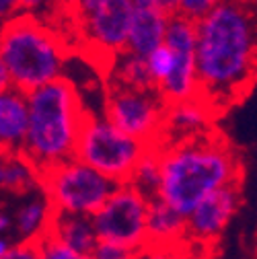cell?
Masks as SVG:
<instances>
[{"label":"cell","instance_id":"obj_26","mask_svg":"<svg viewBox=\"0 0 257 259\" xmlns=\"http://www.w3.org/2000/svg\"><path fill=\"white\" fill-rule=\"evenodd\" d=\"M140 259H177V249H160V247H146Z\"/></svg>","mask_w":257,"mask_h":259},{"label":"cell","instance_id":"obj_16","mask_svg":"<svg viewBox=\"0 0 257 259\" xmlns=\"http://www.w3.org/2000/svg\"><path fill=\"white\" fill-rule=\"evenodd\" d=\"M46 231H50L66 247H70L78 253H84V255H93V251L99 245V235L95 231L93 216L54 210L52 218H50V226Z\"/></svg>","mask_w":257,"mask_h":259},{"label":"cell","instance_id":"obj_11","mask_svg":"<svg viewBox=\"0 0 257 259\" xmlns=\"http://www.w3.org/2000/svg\"><path fill=\"white\" fill-rule=\"evenodd\" d=\"M239 200H241V181L210 193L187 216V239L202 243L214 241L227 229L229 220L235 216L239 208Z\"/></svg>","mask_w":257,"mask_h":259},{"label":"cell","instance_id":"obj_3","mask_svg":"<svg viewBox=\"0 0 257 259\" xmlns=\"http://www.w3.org/2000/svg\"><path fill=\"white\" fill-rule=\"evenodd\" d=\"M29 99V132L23 156L41 177L46 171L76 156V144L87 117V109L66 76H60L35 91Z\"/></svg>","mask_w":257,"mask_h":259},{"label":"cell","instance_id":"obj_32","mask_svg":"<svg viewBox=\"0 0 257 259\" xmlns=\"http://www.w3.org/2000/svg\"><path fill=\"white\" fill-rule=\"evenodd\" d=\"M9 241H5V239H0V259H3L7 253H9Z\"/></svg>","mask_w":257,"mask_h":259},{"label":"cell","instance_id":"obj_4","mask_svg":"<svg viewBox=\"0 0 257 259\" xmlns=\"http://www.w3.org/2000/svg\"><path fill=\"white\" fill-rule=\"evenodd\" d=\"M0 56L13 87L31 93L60 76L66 50L58 35L31 15L13 17L0 29Z\"/></svg>","mask_w":257,"mask_h":259},{"label":"cell","instance_id":"obj_2","mask_svg":"<svg viewBox=\"0 0 257 259\" xmlns=\"http://www.w3.org/2000/svg\"><path fill=\"white\" fill-rule=\"evenodd\" d=\"M160 165L163 179L158 198L185 218L210 193L241 181L239 158L231 144L212 130L167 142L160 148Z\"/></svg>","mask_w":257,"mask_h":259},{"label":"cell","instance_id":"obj_14","mask_svg":"<svg viewBox=\"0 0 257 259\" xmlns=\"http://www.w3.org/2000/svg\"><path fill=\"white\" fill-rule=\"evenodd\" d=\"M187 239V218L173 210L165 200L154 198L148 204V247L177 249Z\"/></svg>","mask_w":257,"mask_h":259},{"label":"cell","instance_id":"obj_22","mask_svg":"<svg viewBox=\"0 0 257 259\" xmlns=\"http://www.w3.org/2000/svg\"><path fill=\"white\" fill-rule=\"evenodd\" d=\"M35 241L39 245L41 259H93V255H84V253H78V251L66 247L60 239H56L50 231L41 233Z\"/></svg>","mask_w":257,"mask_h":259},{"label":"cell","instance_id":"obj_33","mask_svg":"<svg viewBox=\"0 0 257 259\" xmlns=\"http://www.w3.org/2000/svg\"><path fill=\"white\" fill-rule=\"evenodd\" d=\"M9 226H11V220H9L5 214H0V233H3V231H7Z\"/></svg>","mask_w":257,"mask_h":259},{"label":"cell","instance_id":"obj_17","mask_svg":"<svg viewBox=\"0 0 257 259\" xmlns=\"http://www.w3.org/2000/svg\"><path fill=\"white\" fill-rule=\"evenodd\" d=\"M119 87H130V89H156L154 80L150 76V68L144 56L132 54V52H121L111 62V82Z\"/></svg>","mask_w":257,"mask_h":259},{"label":"cell","instance_id":"obj_27","mask_svg":"<svg viewBox=\"0 0 257 259\" xmlns=\"http://www.w3.org/2000/svg\"><path fill=\"white\" fill-rule=\"evenodd\" d=\"M11 87H13L11 74H9L7 66H5V60H3V56H0V93L7 91V89H11Z\"/></svg>","mask_w":257,"mask_h":259},{"label":"cell","instance_id":"obj_31","mask_svg":"<svg viewBox=\"0 0 257 259\" xmlns=\"http://www.w3.org/2000/svg\"><path fill=\"white\" fill-rule=\"evenodd\" d=\"M158 3V7L163 9V11H167L169 15H175L177 13V5H179V0H156Z\"/></svg>","mask_w":257,"mask_h":259},{"label":"cell","instance_id":"obj_8","mask_svg":"<svg viewBox=\"0 0 257 259\" xmlns=\"http://www.w3.org/2000/svg\"><path fill=\"white\" fill-rule=\"evenodd\" d=\"M148 204L150 200L132 183H119L93 216L99 241L144 251L148 247Z\"/></svg>","mask_w":257,"mask_h":259},{"label":"cell","instance_id":"obj_5","mask_svg":"<svg viewBox=\"0 0 257 259\" xmlns=\"http://www.w3.org/2000/svg\"><path fill=\"white\" fill-rule=\"evenodd\" d=\"M150 148L152 146L121 132L105 115L99 117L89 111L76 144V158L115 183H127Z\"/></svg>","mask_w":257,"mask_h":259},{"label":"cell","instance_id":"obj_28","mask_svg":"<svg viewBox=\"0 0 257 259\" xmlns=\"http://www.w3.org/2000/svg\"><path fill=\"white\" fill-rule=\"evenodd\" d=\"M19 11V0H0V19Z\"/></svg>","mask_w":257,"mask_h":259},{"label":"cell","instance_id":"obj_21","mask_svg":"<svg viewBox=\"0 0 257 259\" xmlns=\"http://www.w3.org/2000/svg\"><path fill=\"white\" fill-rule=\"evenodd\" d=\"M146 62H148V68H150V76L154 80V87L158 89L160 84L169 78V74L173 72L175 54H173V50L167 44H163L160 48H156L152 54L146 56Z\"/></svg>","mask_w":257,"mask_h":259},{"label":"cell","instance_id":"obj_6","mask_svg":"<svg viewBox=\"0 0 257 259\" xmlns=\"http://www.w3.org/2000/svg\"><path fill=\"white\" fill-rule=\"evenodd\" d=\"M39 185L52 210L95 216L119 183L74 156L46 171L39 177Z\"/></svg>","mask_w":257,"mask_h":259},{"label":"cell","instance_id":"obj_9","mask_svg":"<svg viewBox=\"0 0 257 259\" xmlns=\"http://www.w3.org/2000/svg\"><path fill=\"white\" fill-rule=\"evenodd\" d=\"M165 44L175 54V66L169 78L158 87L167 105L194 99L198 95V62H196V44H198V27L179 13L171 15L167 39Z\"/></svg>","mask_w":257,"mask_h":259},{"label":"cell","instance_id":"obj_30","mask_svg":"<svg viewBox=\"0 0 257 259\" xmlns=\"http://www.w3.org/2000/svg\"><path fill=\"white\" fill-rule=\"evenodd\" d=\"M46 3L48 0H19V11H35Z\"/></svg>","mask_w":257,"mask_h":259},{"label":"cell","instance_id":"obj_10","mask_svg":"<svg viewBox=\"0 0 257 259\" xmlns=\"http://www.w3.org/2000/svg\"><path fill=\"white\" fill-rule=\"evenodd\" d=\"M134 19V0H103L82 15V35L99 60L113 62L127 50Z\"/></svg>","mask_w":257,"mask_h":259},{"label":"cell","instance_id":"obj_19","mask_svg":"<svg viewBox=\"0 0 257 259\" xmlns=\"http://www.w3.org/2000/svg\"><path fill=\"white\" fill-rule=\"evenodd\" d=\"M52 212L54 210L46 196L35 198L27 202L25 206H21V210L17 212V231L23 237V241L37 239L41 233H46V229L50 226Z\"/></svg>","mask_w":257,"mask_h":259},{"label":"cell","instance_id":"obj_18","mask_svg":"<svg viewBox=\"0 0 257 259\" xmlns=\"http://www.w3.org/2000/svg\"><path fill=\"white\" fill-rule=\"evenodd\" d=\"M39 185V175L23 154H0V189L27 193Z\"/></svg>","mask_w":257,"mask_h":259},{"label":"cell","instance_id":"obj_24","mask_svg":"<svg viewBox=\"0 0 257 259\" xmlns=\"http://www.w3.org/2000/svg\"><path fill=\"white\" fill-rule=\"evenodd\" d=\"M218 3H222V0H179L177 13L183 15V17H187V19H191V21H200Z\"/></svg>","mask_w":257,"mask_h":259},{"label":"cell","instance_id":"obj_29","mask_svg":"<svg viewBox=\"0 0 257 259\" xmlns=\"http://www.w3.org/2000/svg\"><path fill=\"white\" fill-rule=\"evenodd\" d=\"M72 3H74L76 11H78L80 15H87L89 11H93L99 3H103V0H72Z\"/></svg>","mask_w":257,"mask_h":259},{"label":"cell","instance_id":"obj_25","mask_svg":"<svg viewBox=\"0 0 257 259\" xmlns=\"http://www.w3.org/2000/svg\"><path fill=\"white\" fill-rule=\"evenodd\" d=\"M3 259H41V251L35 239L21 241L17 247H11Z\"/></svg>","mask_w":257,"mask_h":259},{"label":"cell","instance_id":"obj_7","mask_svg":"<svg viewBox=\"0 0 257 259\" xmlns=\"http://www.w3.org/2000/svg\"><path fill=\"white\" fill-rule=\"evenodd\" d=\"M167 101L158 89H130L109 84L103 115L127 136L152 148H163L167 138Z\"/></svg>","mask_w":257,"mask_h":259},{"label":"cell","instance_id":"obj_15","mask_svg":"<svg viewBox=\"0 0 257 259\" xmlns=\"http://www.w3.org/2000/svg\"><path fill=\"white\" fill-rule=\"evenodd\" d=\"M214 117L216 115L208 109V105L202 99H198V97L169 105V109H167V138H165V144L206 132V130H210L208 125L214 121Z\"/></svg>","mask_w":257,"mask_h":259},{"label":"cell","instance_id":"obj_20","mask_svg":"<svg viewBox=\"0 0 257 259\" xmlns=\"http://www.w3.org/2000/svg\"><path fill=\"white\" fill-rule=\"evenodd\" d=\"M160 179H163L160 148H150L142 156V160L134 169V173H132V177L127 183H132L140 193H144L148 200H154V198H158V191H160Z\"/></svg>","mask_w":257,"mask_h":259},{"label":"cell","instance_id":"obj_13","mask_svg":"<svg viewBox=\"0 0 257 259\" xmlns=\"http://www.w3.org/2000/svg\"><path fill=\"white\" fill-rule=\"evenodd\" d=\"M29 132L27 93L11 87L0 93V154H23Z\"/></svg>","mask_w":257,"mask_h":259},{"label":"cell","instance_id":"obj_1","mask_svg":"<svg viewBox=\"0 0 257 259\" xmlns=\"http://www.w3.org/2000/svg\"><path fill=\"white\" fill-rule=\"evenodd\" d=\"M196 27V97L220 115L257 80V0H222Z\"/></svg>","mask_w":257,"mask_h":259},{"label":"cell","instance_id":"obj_23","mask_svg":"<svg viewBox=\"0 0 257 259\" xmlns=\"http://www.w3.org/2000/svg\"><path fill=\"white\" fill-rule=\"evenodd\" d=\"M140 255H142L140 249L107 243V241H99L97 249L93 251V259H140Z\"/></svg>","mask_w":257,"mask_h":259},{"label":"cell","instance_id":"obj_12","mask_svg":"<svg viewBox=\"0 0 257 259\" xmlns=\"http://www.w3.org/2000/svg\"><path fill=\"white\" fill-rule=\"evenodd\" d=\"M171 15L158 7L156 0H134V19L127 39V52L148 56L167 39Z\"/></svg>","mask_w":257,"mask_h":259}]
</instances>
